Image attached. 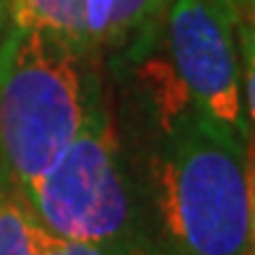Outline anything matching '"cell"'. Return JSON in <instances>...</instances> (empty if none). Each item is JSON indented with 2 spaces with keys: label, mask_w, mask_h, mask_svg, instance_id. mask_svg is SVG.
I'll use <instances>...</instances> for the list:
<instances>
[{
  "label": "cell",
  "mask_w": 255,
  "mask_h": 255,
  "mask_svg": "<svg viewBox=\"0 0 255 255\" xmlns=\"http://www.w3.org/2000/svg\"><path fill=\"white\" fill-rule=\"evenodd\" d=\"M135 255H253L255 164L250 141L195 107L151 115Z\"/></svg>",
  "instance_id": "cell-1"
},
{
  "label": "cell",
  "mask_w": 255,
  "mask_h": 255,
  "mask_svg": "<svg viewBox=\"0 0 255 255\" xmlns=\"http://www.w3.org/2000/svg\"><path fill=\"white\" fill-rule=\"evenodd\" d=\"M94 55L42 29L0 39V190H24L76 138L102 89Z\"/></svg>",
  "instance_id": "cell-2"
},
{
  "label": "cell",
  "mask_w": 255,
  "mask_h": 255,
  "mask_svg": "<svg viewBox=\"0 0 255 255\" xmlns=\"http://www.w3.org/2000/svg\"><path fill=\"white\" fill-rule=\"evenodd\" d=\"M37 224L65 240L138 253V211L123 141L104 86L76 138L24 190Z\"/></svg>",
  "instance_id": "cell-3"
},
{
  "label": "cell",
  "mask_w": 255,
  "mask_h": 255,
  "mask_svg": "<svg viewBox=\"0 0 255 255\" xmlns=\"http://www.w3.org/2000/svg\"><path fill=\"white\" fill-rule=\"evenodd\" d=\"M235 21L224 0H169L154 44L135 60L148 115L195 107L250 141Z\"/></svg>",
  "instance_id": "cell-4"
},
{
  "label": "cell",
  "mask_w": 255,
  "mask_h": 255,
  "mask_svg": "<svg viewBox=\"0 0 255 255\" xmlns=\"http://www.w3.org/2000/svg\"><path fill=\"white\" fill-rule=\"evenodd\" d=\"M8 29H42L52 31L76 50L94 55L89 50L84 0H3Z\"/></svg>",
  "instance_id": "cell-5"
},
{
  "label": "cell",
  "mask_w": 255,
  "mask_h": 255,
  "mask_svg": "<svg viewBox=\"0 0 255 255\" xmlns=\"http://www.w3.org/2000/svg\"><path fill=\"white\" fill-rule=\"evenodd\" d=\"M169 0H115L110 34L102 52L138 60L154 44Z\"/></svg>",
  "instance_id": "cell-6"
},
{
  "label": "cell",
  "mask_w": 255,
  "mask_h": 255,
  "mask_svg": "<svg viewBox=\"0 0 255 255\" xmlns=\"http://www.w3.org/2000/svg\"><path fill=\"white\" fill-rule=\"evenodd\" d=\"M34 216L18 190H0V255H31Z\"/></svg>",
  "instance_id": "cell-7"
},
{
  "label": "cell",
  "mask_w": 255,
  "mask_h": 255,
  "mask_svg": "<svg viewBox=\"0 0 255 255\" xmlns=\"http://www.w3.org/2000/svg\"><path fill=\"white\" fill-rule=\"evenodd\" d=\"M235 29H237V50H240L242 107H245L250 141L255 146V16L240 13L235 21Z\"/></svg>",
  "instance_id": "cell-8"
},
{
  "label": "cell",
  "mask_w": 255,
  "mask_h": 255,
  "mask_svg": "<svg viewBox=\"0 0 255 255\" xmlns=\"http://www.w3.org/2000/svg\"><path fill=\"white\" fill-rule=\"evenodd\" d=\"M31 255H123V253H112L107 248H97L89 242H76V240H65L57 237L52 232L37 224L34 219L31 227Z\"/></svg>",
  "instance_id": "cell-9"
},
{
  "label": "cell",
  "mask_w": 255,
  "mask_h": 255,
  "mask_svg": "<svg viewBox=\"0 0 255 255\" xmlns=\"http://www.w3.org/2000/svg\"><path fill=\"white\" fill-rule=\"evenodd\" d=\"M112 10L115 0H84V18H86V37H89V50L102 52L104 42L110 34L112 24Z\"/></svg>",
  "instance_id": "cell-10"
},
{
  "label": "cell",
  "mask_w": 255,
  "mask_h": 255,
  "mask_svg": "<svg viewBox=\"0 0 255 255\" xmlns=\"http://www.w3.org/2000/svg\"><path fill=\"white\" fill-rule=\"evenodd\" d=\"M224 3H227V8H229L235 16L248 13V10H253V8H255V0H224Z\"/></svg>",
  "instance_id": "cell-11"
},
{
  "label": "cell",
  "mask_w": 255,
  "mask_h": 255,
  "mask_svg": "<svg viewBox=\"0 0 255 255\" xmlns=\"http://www.w3.org/2000/svg\"><path fill=\"white\" fill-rule=\"evenodd\" d=\"M5 31V8H3V0H0V34Z\"/></svg>",
  "instance_id": "cell-12"
},
{
  "label": "cell",
  "mask_w": 255,
  "mask_h": 255,
  "mask_svg": "<svg viewBox=\"0 0 255 255\" xmlns=\"http://www.w3.org/2000/svg\"><path fill=\"white\" fill-rule=\"evenodd\" d=\"M250 151H253V164H255V146H253V141H250ZM253 255H255V242H253Z\"/></svg>",
  "instance_id": "cell-13"
},
{
  "label": "cell",
  "mask_w": 255,
  "mask_h": 255,
  "mask_svg": "<svg viewBox=\"0 0 255 255\" xmlns=\"http://www.w3.org/2000/svg\"><path fill=\"white\" fill-rule=\"evenodd\" d=\"M248 13H253V16H255V8H253V10H248Z\"/></svg>",
  "instance_id": "cell-14"
},
{
  "label": "cell",
  "mask_w": 255,
  "mask_h": 255,
  "mask_svg": "<svg viewBox=\"0 0 255 255\" xmlns=\"http://www.w3.org/2000/svg\"><path fill=\"white\" fill-rule=\"evenodd\" d=\"M125 255H135V253H125Z\"/></svg>",
  "instance_id": "cell-15"
}]
</instances>
